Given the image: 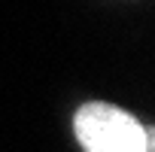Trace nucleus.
I'll list each match as a JSON object with an SVG mask.
<instances>
[{"instance_id": "f257e3e1", "label": "nucleus", "mask_w": 155, "mask_h": 152, "mask_svg": "<svg viewBox=\"0 0 155 152\" xmlns=\"http://www.w3.org/2000/svg\"><path fill=\"white\" fill-rule=\"evenodd\" d=\"M73 134L82 152H155V131L104 101H88L73 113Z\"/></svg>"}]
</instances>
